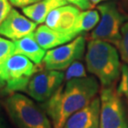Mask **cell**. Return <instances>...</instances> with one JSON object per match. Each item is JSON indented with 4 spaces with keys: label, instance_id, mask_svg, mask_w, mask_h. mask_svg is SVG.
<instances>
[{
    "label": "cell",
    "instance_id": "22",
    "mask_svg": "<svg viewBox=\"0 0 128 128\" xmlns=\"http://www.w3.org/2000/svg\"><path fill=\"white\" fill-rule=\"evenodd\" d=\"M39 1H41V0H9L11 5H14V6L18 8H22L34 4Z\"/></svg>",
    "mask_w": 128,
    "mask_h": 128
},
{
    "label": "cell",
    "instance_id": "11",
    "mask_svg": "<svg viewBox=\"0 0 128 128\" xmlns=\"http://www.w3.org/2000/svg\"><path fill=\"white\" fill-rule=\"evenodd\" d=\"M100 97H95L88 106L72 114L62 128H99Z\"/></svg>",
    "mask_w": 128,
    "mask_h": 128
},
{
    "label": "cell",
    "instance_id": "19",
    "mask_svg": "<svg viewBox=\"0 0 128 128\" xmlns=\"http://www.w3.org/2000/svg\"><path fill=\"white\" fill-rule=\"evenodd\" d=\"M121 74V81L116 92L120 96L122 95L128 99V64H124L122 66Z\"/></svg>",
    "mask_w": 128,
    "mask_h": 128
},
{
    "label": "cell",
    "instance_id": "4",
    "mask_svg": "<svg viewBox=\"0 0 128 128\" xmlns=\"http://www.w3.org/2000/svg\"><path fill=\"white\" fill-rule=\"evenodd\" d=\"M102 15L98 25L91 33V39L102 40L118 47L121 40V30L126 17L120 11L113 1L106 2L97 6Z\"/></svg>",
    "mask_w": 128,
    "mask_h": 128
},
{
    "label": "cell",
    "instance_id": "1",
    "mask_svg": "<svg viewBox=\"0 0 128 128\" xmlns=\"http://www.w3.org/2000/svg\"><path fill=\"white\" fill-rule=\"evenodd\" d=\"M99 90L94 76L66 81L45 102V112L52 120L53 128H62L69 117L90 103Z\"/></svg>",
    "mask_w": 128,
    "mask_h": 128
},
{
    "label": "cell",
    "instance_id": "15",
    "mask_svg": "<svg viewBox=\"0 0 128 128\" xmlns=\"http://www.w3.org/2000/svg\"><path fill=\"white\" fill-rule=\"evenodd\" d=\"M100 22V15L96 10H85L81 12L76 21L74 32L79 35L81 32L90 31Z\"/></svg>",
    "mask_w": 128,
    "mask_h": 128
},
{
    "label": "cell",
    "instance_id": "16",
    "mask_svg": "<svg viewBox=\"0 0 128 128\" xmlns=\"http://www.w3.org/2000/svg\"><path fill=\"white\" fill-rule=\"evenodd\" d=\"M15 46L14 42L0 37V88L2 86V74L7 61L14 55Z\"/></svg>",
    "mask_w": 128,
    "mask_h": 128
},
{
    "label": "cell",
    "instance_id": "17",
    "mask_svg": "<svg viewBox=\"0 0 128 128\" xmlns=\"http://www.w3.org/2000/svg\"><path fill=\"white\" fill-rule=\"evenodd\" d=\"M86 69L84 68V65L82 62L76 61L73 63H72L70 66L66 68L65 72V80L69 81L75 78H86Z\"/></svg>",
    "mask_w": 128,
    "mask_h": 128
},
{
    "label": "cell",
    "instance_id": "7",
    "mask_svg": "<svg viewBox=\"0 0 128 128\" xmlns=\"http://www.w3.org/2000/svg\"><path fill=\"white\" fill-rule=\"evenodd\" d=\"M85 48V37L78 35L71 42L48 50L42 60L43 66L48 70H66L72 63L83 57Z\"/></svg>",
    "mask_w": 128,
    "mask_h": 128
},
{
    "label": "cell",
    "instance_id": "3",
    "mask_svg": "<svg viewBox=\"0 0 128 128\" xmlns=\"http://www.w3.org/2000/svg\"><path fill=\"white\" fill-rule=\"evenodd\" d=\"M6 107L18 128H52L46 112L21 93L12 94L7 99Z\"/></svg>",
    "mask_w": 128,
    "mask_h": 128
},
{
    "label": "cell",
    "instance_id": "20",
    "mask_svg": "<svg viewBox=\"0 0 128 128\" xmlns=\"http://www.w3.org/2000/svg\"><path fill=\"white\" fill-rule=\"evenodd\" d=\"M11 9L12 7L9 0H0V24L5 19Z\"/></svg>",
    "mask_w": 128,
    "mask_h": 128
},
{
    "label": "cell",
    "instance_id": "14",
    "mask_svg": "<svg viewBox=\"0 0 128 128\" xmlns=\"http://www.w3.org/2000/svg\"><path fill=\"white\" fill-rule=\"evenodd\" d=\"M14 43L15 46L14 54L24 56L36 65L42 62L46 55V50L40 47L33 36V32L21 39L14 41Z\"/></svg>",
    "mask_w": 128,
    "mask_h": 128
},
{
    "label": "cell",
    "instance_id": "5",
    "mask_svg": "<svg viewBox=\"0 0 128 128\" xmlns=\"http://www.w3.org/2000/svg\"><path fill=\"white\" fill-rule=\"evenodd\" d=\"M38 68L31 60L20 54L12 55L4 65L2 74V86L7 91L26 92L30 79Z\"/></svg>",
    "mask_w": 128,
    "mask_h": 128
},
{
    "label": "cell",
    "instance_id": "23",
    "mask_svg": "<svg viewBox=\"0 0 128 128\" xmlns=\"http://www.w3.org/2000/svg\"><path fill=\"white\" fill-rule=\"evenodd\" d=\"M102 1H104V0H90V2H92V5H96V4H100V2H102Z\"/></svg>",
    "mask_w": 128,
    "mask_h": 128
},
{
    "label": "cell",
    "instance_id": "8",
    "mask_svg": "<svg viewBox=\"0 0 128 128\" xmlns=\"http://www.w3.org/2000/svg\"><path fill=\"white\" fill-rule=\"evenodd\" d=\"M65 80V73L62 71L48 70L36 72L30 79L26 92L38 102H47L59 88Z\"/></svg>",
    "mask_w": 128,
    "mask_h": 128
},
{
    "label": "cell",
    "instance_id": "13",
    "mask_svg": "<svg viewBox=\"0 0 128 128\" xmlns=\"http://www.w3.org/2000/svg\"><path fill=\"white\" fill-rule=\"evenodd\" d=\"M68 4L66 0H41L30 6L22 8L24 14L36 24H41L45 22L48 15L57 8Z\"/></svg>",
    "mask_w": 128,
    "mask_h": 128
},
{
    "label": "cell",
    "instance_id": "9",
    "mask_svg": "<svg viewBox=\"0 0 128 128\" xmlns=\"http://www.w3.org/2000/svg\"><path fill=\"white\" fill-rule=\"evenodd\" d=\"M38 24L24 17L18 10L12 8L5 19L0 24V35L16 41L32 34Z\"/></svg>",
    "mask_w": 128,
    "mask_h": 128
},
{
    "label": "cell",
    "instance_id": "18",
    "mask_svg": "<svg viewBox=\"0 0 128 128\" xmlns=\"http://www.w3.org/2000/svg\"><path fill=\"white\" fill-rule=\"evenodd\" d=\"M121 40H120L118 49L122 60L128 64V21L122 25L121 30Z\"/></svg>",
    "mask_w": 128,
    "mask_h": 128
},
{
    "label": "cell",
    "instance_id": "10",
    "mask_svg": "<svg viewBox=\"0 0 128 128\" xmlns=\"http://www.w3.org/2000/svg\"><path fill=\"white\" fill-rule=\"evenodd\" d=\"M81 11L74 5H64L52 10L48 15L45 24L48 27L66 34H74L76 24Z\"/></svg>",
    "mask_w": 128,
    "mask_h": 128
},
{
    "label": "cell",
    "instance_id": "6",
    "mask_svg": "<svg viewBox=\"0 0 128 128\" xmlns=\"http://www.w3.org/2000/svg\"><path fill=\"white\" fill-rule=\"evenodd\" d=\"M99 128H128L126 110L120 95L112 88H103L100 95Z\"/></svg>",
    "mask_w": 128,
    "mask_h": 128
},
{
    "label": "cell",
    "instance_id": "2",
    "mask_svg": "<svg viewBox=\"0 0 128 128\" xmlns=\"http://www.w3.org/2000/svg\"><path fill=\"white\" fill-rule=\"evenodd\" d=\"M85 60L88 72L96 76L103 88L112 86L119 78L122 65L116 48L112 43L91 39Z\"/></svg>",
    "mask_w": 128,
    "mask_h": 128
},
{
    "label": "cell",
    "instance_id": "21",
    "mask_svg": "<svg viewBox=\"0 0 128 128\" xmlns=\"http://www.w3.org/2000/svg\"><path fill=\"white\" fill-rule=\"evenodd\" d=\"M66 2L78 8L80 10H83V11L90 9L92 7L90 0H66Z\"/></svg>",
    "mask_w": 128,
    "mask_h": 128
},
{
    "label": "cell",
    "instance_id": "12",
    "mask_svg": "<svg viewBox=\"0 0 128 128\" xmlns=\"http://www.w3.org/2000/svg\"><path fill=\"white\" fill-rule=\"evenodd\" d=\"M33 36L40 47L44 50H50L63 45L78 37L74 34H66L58 32L50 28L47 25H40L33 32Z\"/></svg>",
    "mask_w": 128,
    "mask_h": 128
}]
</instances>
